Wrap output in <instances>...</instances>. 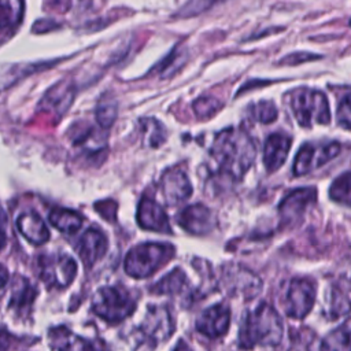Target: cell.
<instances>
[{
    "instance_id": "cell-1",
    "label": "cell",
    "mask_w": 351,
    "mask_h": 351,
    "mask_svg": "<svg viewBox=\"0 0 351 351\" xmlns=\"http://www.w3.org/2000/svg\"><path fill=\"white\" fill-rule=\"evenodd\" d=\"M210 154L221 174L240 180L251 167L256 151L245 130L229 128L215 137Z\"/></svg>"
},
{
    "instance_id": "cell-2",
    "label": "cell",
    "mask_w": 351,
    "mask_h": 351,
    "mask_svg": "<svg viewBox=\"0 0 351 351\" xmlns=\"http://www.w3.org/2000/svg\"><path fill=\"white\" fill-rule=\"evenodd\" d=\"M282 336V324L277 311L266 303L259 304L244 318L239 340L243 348H251L258 344H278Z\"/></svg>"
},
{
    "instance_id": "cell-3",
    "label": "cell",
    "mask_w": 351,
    "mask_h": 351,
    "mask_svg": "<svg viewBox=\"0 0 351 351\" xmlns=\"http://www.w3.org/2000/svg\"><path fill=\"white\" fill-rule=\"evenodd\" d=\"M291 107L298 123L311 128L314 123L328 125L330 111L326 96L315 89H298L291 95Z\"/></svg>"
},
{
    "instance_id": "cell-4",
    "label": "cell",
    "mask_w": 351,
    "mask_h": 351,
    "mask_svg": "<svg viewBox=\"0 0 351 351\" xmlns=\"http://www.w3.org/2000/svg\"><path fill=\"white\" fill-rule=\"evenodd\" d=\"M173 255V248L167 244L145 243L130 250L125 259V270L133 277H147L152 274Z\"/></svg>"
},
{
    "instance_id": "cell-5",
    "label": "cell",
    "mask_w": 351,
    "mask_h": 351,
    "mask_svg": "<svg viewBox=\"0 0 351 351\" xmlns=\"http://www.w3.org/2000/svg\"><path fill=\"white\" fill-rule=\"evenodd\" d=\"M92 308L103 319L118 322L132 314L134 299L122 288L104 287L96 292Z\"/></svg>"
},
{
    "instance_id": "cell-6",
    "label": "cell",
    "mask_w": 351,
    "mask_h": 351,
    "mask_svg": "<svg viewBox=\"0 0 351 351\" xmlns=\"http://www.w3.org/2000/svg\"><path fill=\"white\" fill-rule=\"evenodd\" d=\"M315 288L304 278H296L291 282L285 296V311L292 318L302 319L314 306Z\"/></svg>"
},
{
    "instance_id": "cell-7",
    "label": "cell",
    "mask_w": 351,
    "mask_h": 351,
    "mask_svg": "<svg viewBox=\"0 0 351 351\" xmlns=\"http://www.w3.org/2000/svg\"><path fill=\"white\" fill-rule=\"evenodd\" d=\"M40 276L49 285L66 287L73 281L77 265L73 258L67 255L60 256H41L40 258Z\"/></svg>"
},
{
    "instance_id": "cell-8",
    "label": "cell",
    "mask_w": 351,
    "mask_h": 351,
    "mask_svg": "<svg viewBox=\"0 0 351 351\" xmlns=\"http://www.w3.org/2000/svg\"><path fill=\"white\" fill-rule=\"evenodd\" d=\"M317 199L315 188H299L292 191L280 204V214L285 223H293L300 219L308 206Z\"/></svg>"
},
{
    "instance_id": "cell-9",
    "label": "cell",
    "mask_w": 351,
    "mask_h": 351,
    "mask_svg": "<svg viewBox=\"0 0 351 351\" xmlns=\"http://www.w3.org/2000/svg\"><path fill=\"white\" fill-rule=\"evenodd\" d=\"M160 188L169 204H177L186 200L192 195V185L184 170L171 169L163 173Z\"/></svg>"
},
{
    "instance_id": "cell-10",
    "label": "cell",
    "mask_w": 351,
    "mask_h": 351,
    "mask_svg": "<svg viewBox=\"0 0 351 351\" xmlns=\"http://www.w3.org/2000/svg\"><path fill=\"white\" fill-rule=\"evenodd\" d=\"M230 322V311L225 304H215L199 317L196 328L208 337H219L226 333Z\"/></svg>"
},
{
    "instance_id": "cell-11",
    "label": "cell",
    "mask_w": 351,
    "mask_h": 351,
    "mask_svg": "<svg viewBox=\"0 0 351 351\" xmlns=\"http://www.w3.org/2000/svg\"><path fill=\"white\" fill-rule=\"evenodd\" d=\"M137 221L141 228L155 232L169 233L170 223L165 210L151 197H143L138 203L137 210Z\"/></svg>"
},
{
    "instance_id": "cell-12",
    "label": "cell",
    "mask_w": 351,
    "mask_h": 351,
    "mask_svg": "<svg viewBox=\"0 0 351 351\" xmlns=\"http://www.w3.org/2000/svg\"><path fill=\"white\" fill-rule=\"evenodd\" d=\"M292 140L282 133L269 136L263 147V165L269 173L278 170L287 160Z\"/></svg>"
},
{
    "instance_id": "cell-13",
    "label": "cell",
    "mask_w": 351,
    "mask_h": 351,
    "mask_svg": "<svg viewBox=\"0 0 351 351\" xmlns=\"http://www.w3.org/2000/svg\"><path fill=\"white\" fill-rule=\"evenodd\" d=\"M178 223L193 234H203L211 230L214 225L211 211L203 204H192L185 207L178 215Z\"/></svg>"
},
{
    "instance_id": "cell-14",
    "label": "cell",
    "mask_w": 351,
    "mask_h": 351,
    "mask_svg": "<svg viewBox=\"0 0 351 351\" xmlns=\"http://www.w3.org/2000/svg\"><path fill=\"white\" fill-rule=\"evenodd\" d=\"M143 332L154 341H162L173 333L171 317L163 307H154L148 311V315L143 324Z\"/></svg>"
},
{
    "instance_id": "cell-15",
    "label": "cell",
    "mask_w": 351,
    "mask_h": 351,
    "mask_svg": "<svg viewBox=\"0 0 351 351\" xmlns=\"http://www.w3.org/2000/svg\"><path fill=\"white\" fill-rule=\"evenodd\" d=\"M51 337L52 343L60 351H104L101 343L78 337L66 330L64 328H58L52 330Z\"/></svg>"
},
{
    "instance_id": "cell-16",
    "label": "cell",
    "mask_w": 351,
    "mask_h": 351,
    "mask_svg": "<svg viewBox=\"0 0 351 351\" xmlns=\"http://www.w3.org/2000/svg\"><path fill=\"white\" fill-rule=\"evenodd\" d=\"M107 248V241L104 234L97 229H88L80 241V255L82 261L90 266L97 259H100Z\"/></svg>"
},
{
    "instance_id": "cell-17",
    "label": "cell",
    "mask_w": 351,
    "mask_h": 351,
    "mask_svg": "<svg viewBox=\"0 0 351 351\" xmlns=\"http://www.w3.org/2000/svg\"><path fill=\"white\" fill-rule=\"evenodd\" d=\"M16 226L19 232L32 243L43 244L49 239V232L45 222L36 213H25L18 217Z\"/></svg>"
},
{
    "instance_id": "cell-18",
    "label": "cell",
    "mask_w": 351,
    "mask_h": 351,
    "mask_svg": "<svg viewBox=\"0 0 351 351\" xmlns=\"http://www.w3.org/2000/svg\"><path fill=\"white\" fill-rule=\"evenodd\" d=\"M319 351H351V318L324 339Z\"/></svg>"
},
{
    "instance_id": "cell-19",
    "label": "cell",
    "mask_w": 351,
    "mask_h": 351,
    "mask_svg": "<svg viewBox=\"0 0 351 351\" xmlns=\"http://www.w3.org/2000/svg\"><path fill=\"white\" fill-rule=\"evenodd\" d=\"M36 293V288L27 280H25L23 277H18L14 281L10 306L16 311L26 310L32 304Z\"/></svg>"
},
{
    "instance_id": "cell-20",
    "label": "cell",
    "mask_w": 351,
    "mask_h": 351,
    "mask_svg": "<svg viewBox=\"0 0 351 351\" xmlns=\"http://www.w3.org/2000/svg\"><path fill=\"white\" fill-rule=\"evenodd\" d=\"M48 218H49V222L55 228H58L59 230L66 232V233H74L82 225V218L77 213H74L71 210H66V208L52 210L49 213Z\"/></svg>"
},
{
    "instance_id": "cell-21",
    "label": "cell",
    "mask_w": 351,
    "mask_h": 351,
    "mask_svg": "<svg viewBox=\"0 0 351 351\" xmlns=\"http://www.w3.org/2000/svg\"><path fill=\"white\" fill-rule=\"evenodd\" d=\"M117 112H118V104L117 100L114 97H111L110 95H103L101 99L99 100L97 106H96V121L97 123L104 129L110 128L115 118H117Z\"/></svg>"
},
{
    "instance_id": "cell-22",
    "label": "cell",
    "mask_w": 351,
    "mask_h": 351,
    "mask_svg": "<svg viewBox=\"0 0 351 351\" xmlns=\"http://www.w3.org/2000/svg\"><path fill=\"white\" fill-rule=\"evenodd\" d=\"M329 196L335 202L351 206V171L343 173L332 182Z\"/></svg>"
},
{
    "instance_id": "cell-23",
    "label": "cell",
    "mask_w": 351,
    "mask_h": 351,
    "mask_svg": "<svg viewBox=\"0 0 351 351\" xmlns=\"http://www.w3.org/2000/svg\"><path fill=\"white\" fill-rule=\"evenodd\" d=\"M22 11L21 0H0V30L16 25Z\"/></svg>"
},
{
    "instance_id": "cell-24",
    "label": "cell",
    "mask_w": 351,
    "mask_h": 351,
    "mask_svg": "<svg viewBox=\"0 0 351 351\" xmlns=\"http://www.w3.org/2000/svg\"><path fill=\"white\" fill-rule=\"evenodd\" d=\"M185 284V274L180 269H174L167 276H165L160 281L155 284L152 288L156 293H176L181 291Z\"/></svg>"
},
{
    "instance_id": "cell-25",
    "label": "cell",
    "mask_w": 351,
    "mask_h": 351,
    "mask_svg": "<svg viewBox=\"0 0 351 351\" xmlns=\"http://www.w3.org/2000/svg\"><path fill=\"white\" fill-rule=\"evenodd\" d=\"M315 148L311 144H304L298 151V155L295 156L293 162V174L295 176H303L310 171L311 166L315 163Z\"/></svg>"
},
{
    "instance_id": "cell-26",
    "label": "cell",
    "mask_w": 351,
    "mask_h": 351,
    "mask_svg": "<svg viewBox=\"0 0 351 351\" xmlns=\"http://www.w3.org/2000/svg\"><path fill=\"white\" fill-rule=\"evenodd\" d=\"M251 117L261 123H271L277 118V108L271 101H259L251 106Z\"/></svg>"
},
{
    "instance_id": "cell-27",
    "label": "cell",
    "mask_w": 351,
    "mask_h": 351,
    "mask_svg": "<svg viewBox=\"0 0 351 351\" xmlns=\"http://www.w3.org/2000/svg\"><path fill=\"white\" fill-rule=\"evenodd\" d=\"M221 108V103L211 97V96H203L199 97L195 103H193V110L195 114L200 118H208L211 115H214L218 110Z\"/></svg>"
},
{
    "instance_id": "cell-28",
    "label": "cell",
    "mask_w": 351,
    "mask_h": 351,
    "mask_svg": "<svg viewBox=\"0 0 351 351\" xmlns=\"http://www.w3.org/2000/svg\"><path fill=\"white\" fill-rule=\"evenodd\" d=\"M337 122L343 128L351 129V93L340 101L337 108Z\"/></svg>"
},
{
    "instance_id": "cell-29",
    "label": "cell",
    "mask_w": 351,
    "mask_h": 351,
    "mask_svg": "<svg viewBox=\"0 0 351 351\" xmlns=\"http://www.w3.org/2000/svg\"><path fill=\"white\" fill-rule=\"evenodd\" d=\"M340 144L339 143H330L328 145H325L324 148H319L317 159H315V166H322L324 163H326L328 160H330L332 158H335L339 152H340Z\"/></svg>"
},
{
    "instance_id": "cell-30",
    "label": "cell",
    "mask_w": 351,
    "mask_h": 351,
    "mask_svg": "<svg viewBox=\"0 0 351 351\" xmlns=\"http://www.w3.org/2000/svg\"><path fill=\"white\" fill-rule=\"evenodd\" d=\"M11 344V337L5 332H0V351H7Z\"/></svg>"
},
{
    "instance_id": "cell-31",
    "label": "cell",
    "mask_w": 351,
    "mask_h": 351,
    "mask_svg": "<svg viewBox=\"0 0 351 351\" xmlns=\"http://www.w3.org/2000/svg\"><path fill=\"white\" fill-rule=\"evenodd\" d=\"M7 269L4 267V266H1L0 265V288L5 284V281H7Z\"/></svg>"
},
{
    "instance_id": "cell-32",
    "label": "cell",
    "mask_w": 351,
    "mask_h": 351,
    "mask_svg": "<svg viewBox=\"0 0 351 351\" xmlns=\"http://www.w3.org/2000/svg\"><path fill=\"white\" fill-rule=\"evenodd\" d=\"M5 241H7L5 233H4V230L0 228V251L4 248V245H5Z\"/></svg>"
},
{
    "instance_id": "cell-33",
    "label": "cell",
    "mask_w": 351,
    "mask_h": 351,
    "mask_svg": "<svg viewBox=\"0 0 351 351\" xmlns=\"http://www.w3.org/2000/svg\"><path fill=\"white\" fill-rule=\"evenodd\" d=\"M174 351H191V348H189L185 343H182V341H181V343L176 347V350H174Z\"/></svg>"
},
{
    "instance_id": "cell-34",
    "label": "cell",
    "mask_w": 351,
    "mask_h": 351,
    "mask_svg": "<svg viewBox=\"0 0 351 351\" xmlns=\"http://www.w3.org/2000/svg\"><path fill=\"white\" fill-rule=\"evenodd\" d=\"M350 25H351V21H350Z\"/></svg>"
}]
</instances>
